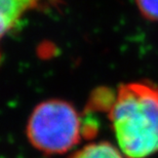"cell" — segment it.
Listing matches in <instances>:
<instances>
[{"label": "cell", "mask_w": 158, "mask_h": 158, "mask_svg": "<svg viewBox=\"0 0 158 158\" xmlns=\"http://www.w3.org/2000/svg\"><path fill=\"white\" fill-rule=\"evenodd\" d=\"M109 118L117 147L126 158H147L158 152V85H121L110 106Z\"/></svg>", "instance_id": "1"}, {"label": "cell", "mask_w": 158, "mask_h": 158, "mask_svg": "<svg viewBox=\"0 0 158 158\" xmlns=\"http://www.w3.org/2000/svg\"><path fill=\"white\" fill-rule=\"evenodd\" d=\"M81 131L76 109L61 100L40 103L33 110L26 129L33 147L45 154H61L71 150L80 141Z\"/></svg>", "instance_id": "2"}, {"label": "cell", "mask_w": 158, "mask_h": 158, "mask_svg": "<svg viewBox=\"0 0 158 158\" xmlns=\"http://www.w3.org/2000/svg\"><path fill=\"white\" fill-rule=\"evenodd\" d=\"M61 5V0H0L1 36L11 32L29 11L59 9Z\"/></svg>", "instance_id": "3"}, {"label": "cell", "mask_w": 158, "mask_h": 158, "mask_svg": "<svg viewBox=\"0 0 158 158\" xmlns=\"http://www.w3.org/2000/svg\"><path fill=\"white\" fill-rule=\"evenodd\" d=\"M71 158H126L118 147L113 146L109 142H97L88 144Z\"/></svg>", "instance_id": "4"}, {"label": "cell", "mask_w": 158, "mask_h": 158, "mask_svg": "<svg viewBox=\"0 0 158 158\" xmlns=\"http://www.w3.org/2000/svg\"><path fill=\"white\" fill-rule=\"evenodd\" d=\"M139 10L146 19L158 21V0H135Z\"/></svg>", "instance_id": "5"}]
</instances>
